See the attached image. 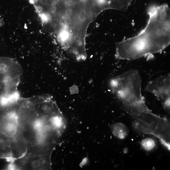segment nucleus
Instances as JSON below:
<instances>
[{"label": "nucleus", "mask_w": 170, "mask_h": 170, "mask_svg": "<svg viewBox=\"0 0 170 170\" xmlns=\"http://www.w3.org/2000/svg\"><path fill=\"white\" fill-rule=\"evenodd\" d=\"M52 96L41 95L23 101L20 129L30 156H46L61 127L62 115Z\"/></svg>", "instance_id": "obj_1"}, {"label": "nucleus", "mask_w": 170, "mask_h": 170, "mask_svg": "<svg viewBox=\"0 0 170 170\" xmlns=\"http://www.w3.org/2000/svg\"><path fill=\"white\" fill-rule=\"evenodd\" d=\"M147 26L137 35L116 44L115 58L133 60L160 52L170 44V11L166 4L148 10Z\"/></svg>", "instance_id": "obj_2"}, {"label": "nucleus", "mask_w": 170, "mask_h": 170, "mask_svg": "<svg viewBox=\"0 0 170 170\" xmlns=\"http://www.w3.org/2000/svg\"><path fill=\"white\" fill-rule=\"evenodd\" d=\"M141 83L138 71L131 70L112 78L109 85L111 91L126 107L145 101L141 94Z\"/></svg>", "instance_id": "obj_3"}, {"label": "nucleus", "mask_w": 170, "mask_h": 170, "mask_svg": "<svg viewBox=\"0 0 170 170\" xmlns=\"http://www.w3.org/2000/svg\"><path fill=\"white\" fill-rule=\"evenodd\" d=\"M23 70L14 59L0 57V97H7L19 92L18 87Z\"/></svg>", "instance_id": "obj_4"}, {"label": "nucleus", "mask_w": 170, "mask_h": 170, "mask_svg": "<svg viewBox=\"0 0 170 170\" xmlns=\"http://www.w3.org/2000/svg\"><path fill=\"white\" fill-rule=\"evenodd\" d=\"M145 90L150 92L160 101L165 109L170 110V76L165 75L156 78L150 82L145 88Z\"/></svg>", "instance_id": "obj_5"}, {"label": "nucleus", "mask_w": 170, "mask_h": 170, "mask_svg": "<svg viewBox=\"0 0 170 170\" xmlns=\"http://www.w3.org/2000/svg\"><path fill=\"white\" fill-rule=\"evenodd\" d=\"M112 128L114 135L120 139L126 138L129 133V129L123 124L116 123L112 126Z\"/></svg>", "instance_id": "obj_6"}, {"label": "nucleus", "mask_w": 170, "mask_h": 170, "mask_svg": "<svg viewBox=\"0 0 170 170\" xmlns=\"http://www.w3.org/2000/svg\"><path fill=\"white\" fill-rule=\"evenodd\" d=\"M141 145L145 150L150 151L156 147V143L154 139L148 138L143 139L141 141Z\"/></svg>", "instance_id": "obj_7"}, {"label": "nucleus", "mask_w": 170, "mask_h": 170, "mask_svg": "<svg viewBox=\"0 0 170 170\" xmlns=\"http://www.w3.org/2000/svg\"><path fill=\"white\" fill-rule=\"evenodd\" d=\"M60 36L61 39H65L67 38L68 33L66 32H63L61 33Z\"/></svg>", "instance_id": "obj_8"}, {"label": "nucleus", "mask_w": 170, "mask_h": 170, "mask_svg": "<svg viewBox=\"0 0 170 170\" xmlns=\"http://www.w3.org/2000/svg\"><path fill=\"white\" fill-rule=\"evenodd\" d=\"M72 10L70 8H68L66 9L65 12V15L67 16H70L72 14Z\"/></svg>", "instance_id": "obj_9"}, {"label": "nucleus", "mask_w": 170, "mask_h": 170, "mask_svg": "<svg viewBox=\"0 0 170 170\" xmlns=\"http://www.w3.org/2000/svg\"><path fill=\"white\" fill-rule=\"evenodd\" d=\"M65 22L66 24L67 25H70L72 23V20L70 18H67L65 20Z\"/></svg>", "instance_id": "obj_10"}, {"label": "nucleus", "mask_w": 170, "mask_h": 170, "mask_svg": "<svg viewBox=\"0 0 170 170\" xmlns=\"http://www.w3.org/2000/svg\"><path fill=\"white\" fill-rule=\"evenodd\" d=\"M74 42L76 43L81 40V37L79 35H76L74 37Z\"/></svg>", "instance_id": "obj_11"}, {"label": "nucleus", "mask_w": 170, "mask_h": 170, "mask_svg": "<svg viewBox=\"0 0 170 170\" xmlns=\"http://www.w3.org/2000/svg\"><path fill=\"white\" fill-rule=\"evenodd\" d=\"M51 10L53 13H55L57 11V8L56 6H54L51 8Z\"/></svg>", "instance_id": "obj_12"}, {"label": "nucleus", "mask_w": 170, "mask_h": 170, "mask_svg": "<svg viewBox=\"0 0 170 170\" xmlns=\"http://www.w3.org/2000/svg\"><path fill=\"white\" fill-rule=\"evenodd\" d=\"M80 18V20H82V21H83V20H84L85 19V15L81 14Z\"/></svg>", "instance_id": "obj_13"}, {"label": "nucleus", "mask_w": 170, "mask_h": 170, "mask_svg": "<svg viewBox=\"0 0 170 170\" xmlns=\"http://www.w3.org/2000/svg\"><path fill=\"white\" fill-rule=\"evenodd\" d=\"M81 1L83 2H86L87 1V0H81Z\"/></svg>", "instance_id": "obj_14"}]
</instances>
